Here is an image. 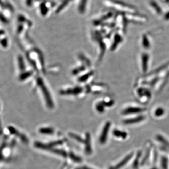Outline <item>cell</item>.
<instances>
[{
	"mask_svg": "<svg viewBox=\"0 0 169 169\" xmlns=\"http://www.w3.org/2000/svg\"><path fill=\"white\" fill-rule=\"evenodd\" d=\"M146 108H144L130 106V107H127L125 109H124L122 113V114L125 115L136 114L144 112L145 111H146Z\"/></svg>",
	"mask_w": 169,
	"mask_h": 169,
	"instance_id": "6da1fadb",
	"label": "cell"
},
{
	"mask_svg": "<svg viewBox=\"0 0 169 169\" xmlns=\"http://www.w3.org/2000/svg\"><path fill=\"white\" fill-rule=\"evenodd\" d=\"M111 127V123L108 122L104 125L102 133L99 138V142L101 144H104L106 142L109 131Z\"/></svg>",
	"mask_w": 169,
	"mask_h": 169,
	"instance_id": "7a4b0ae2",
	"label": "cell"
},
{
	"mask_svg": "<svg viewBox=\"0 0 169 169\" xmlns=\"http://www.w3.org/2000/svg\"><path fill=\"white\" fill-rule=\"evenodd\" d=\"M148 5L156 14L159 15L162 14L163 10L161 7L156 0H150L148 3Z\"/></svg>",
	"mask_w": 169,
	"mask_h": 169,
	"instance_id": "3957f363",
	"label": "cell"
},
{
	"mask_svg": "<svg viewBox=\"0 0 169 169\" xmlns=\"http://www.w3.org/2000/svg\"><path fill=\"white\" fill-rule=\"evenodd\" d=\"M146 117L144 115H140L137 116L136 117L130 118L129 119L125 120L124 123L125 125H132L133 124H136L138 123L141 122L145 119Z\"/></svg>",
	"mask_w": 169,
	"mask_h": 169,
	"instance_id": "277c9868",
	"label": "cell"
},
{
	"mask_svg": "<svg viewBox=\"0 0 169 169\" xmlns=\"http://www.w3.org/2000/svg\"><path fill=\"white\" fill-rule=\"evenodd\" d=\"M133 153L129 154L127 156L125 157V158L122 159L117 164H116L114 166L111 167L109 169H120L122 168L126 164L129 162L131 158L133 157Z\"/></svg>",
	"mask_w": 169,
	"mask_h": 169,
	"instance_id": "5b68a950",
	"label": "cell"
},
{
	"mask_svg": "<svg viewBox=\"0 0 169 169\" xmlns=\"http://www.w3.org/2000/svg\"><path fill=\"white\" fill-rule=\"evenodd\" d=\"M0 45L3 48H7L9 46L8 37L5 31L0 28Z\"/></svg>",
	"mask_w": 169,
	"mask_h": 169,
	"instance_id": "8992f818",
	"label": "cell"
},
{
	"mask_svg": "<svg viewBox=\"0 0 169 169\" xmlns=\"http://www.w3.org/2000/svg\"><path fill=\"white\" fill-rule=\"evenodd\" d=\"M141 65L144 73H146L148 69L149 55L147 53H143L141 55Z\"/></svg>",
	"mask_w": 169,
	"mask_h": 169,
	"instance_id": "52a82bcc",
	"label": "cell"
},
{
	"mask_svg": "<svg viewBox=\"0 0 169 169\" xmlns=\"http://www.w3.org/2000/svg\"><path fill=\"white\" fill-rule=\"evenodd\" d=\"M137 94L141 99L145 97L146 99H150L151 98V92L149 90L144 88H139L137 90Z\"/></svg>",
	"mask_w": 169,
	"mask_h": 169,
	"instance_id": "ba28073f",
	"label": "cell"
},
{
	"mask_svg": "<svg viewBox=\"0 0 169 169\" xmlns=\"http://www.w3.org/2000/svg\"><path fill=\"white\" fill-rule=\"evenodd\" d=\"M85 142V152L88 155L92 153V148L91 145V138L90 135L87 133L86 134V140L84 141Z\"/></svg>",
	"mask_w": 169,
	"mask_h": 169,
	"instance_id": "9c48e42d",
	"label": "cell"
},
{
	"mask_svg": "<svg viewBox=\"0 0 169 169\" xmlns=\"http://www.w3.org/2000/svg\"><path fill=\"white\" fill-rule=\"evenodd\" d=\"M113 134L116 137L122 138L123 139H126L127 137L128 136L127 133L126 132L117 129L114 130L113 132Z\"/></svg>",
	"mask_w": 169,
	"mask_h": 169,
	"instance_id": "30bf717a",
	"label": "cell"
},
{
	"mask_svg": "<svg viewBox=\"0 0 169 169\" xmlns=\"http://www.w3.org/2000/svg\"><path fill=\"white\" fill-rule=\"evenodd\" d=\"M142 45L143 47L146 49H148L150 47V42L148 39V37L146 34H144L142 36Z\"/></svg>",
	"mask_w": 169,
	"mask_h": 169,
	"instance_id": "8fae6325",
	"label": "cell"
},
{
	"mask_svg": "<svg viewBox=\"0 0 169 169\" xmlns=\"http://www.w3.org/2000/svg\"><path fill=\"white\" fill-rule=\"evenodd\" d=\"M0 22L3 24H8L9 20L7 16L3 12V11L0 9Z\"/></svg>",
	"mask_w": 169,
	"mask_h": 169,
	"instance_id": "7c38bea8",
	"label": "cell"
},
{
	"mask_svg": "<svg viewBox=\"0 0 169 169\" xmlns=\"http://www.w3.org/2000/svg\"><path fill=\"white\" fill-rule=\"evenodd\" d=\"M114 38V43L113 44L114 45L112 47V49L113 50H114L115 48L118 46V44L120 43L122 41V37L119 34H116V36H115Z\"/></svg>",
	"mask_w": 169,
	"mask_h": 169,
	"instance_id": "4fadbf2b",
	"label": "cell"
},
{
	"mask_svg": "<svg viewBox=\"0 0 169 169\" xmlns=\"http://www.w3.org/2000/svg\"><path fill=\"white\" fill-rule=\"evenodd\" d=\"M161 166L162 169H168V159L165 156H163L161 160Z\"/></svg>",
	"mask_w": 169,
	"mask_h": 169,
	"instance_id": "5bb4252c",
	"label": "cell"
},
{
	"mask_svg": "<svg viewBox=\"0 0 169 169\" xmlns=\"http://www.w3.org/2000/svg\"><path fill=\"white\" fill-rule=\"evenodd\" d=\"M39 132L43 134H52L54 133V130L51 128H42L40 129Z\"/></svg>",
	"mask_w": 169,
	"mask_h": 169,
	"instance_id": "9a60e30c",
	"label": "cell"
},
{
	"mask_svg": "<svg viewBox=\"0 0 169 169\" xmlns=\"http://www.w3.org/2000/svg\"><path fill=\"white\" fill-rule=\"evenodd\" d=\"M165 111L163 108L159 107L155 111V116L156 117H160L164 114Z\"/></svg>",
	"mask_w": 169,
	"mask_h": 169,
	"instance_id": "2e32d148",
	"label": "cell"
},
{
	"mask_svg": "<svg viewBox=\"0 0 169 169\" xmlns=\"http://www.w3.org/2000/svg\"><path fill=\"white\" fill-rule=\"evenodd\" d=\"M87 0H82L81 1L80 4L79 6V11L83 13L84 12L85 10V7H86V3H87Z\"/></svg>",
	"mask_w": 169,
	"mask_h": 169,
	"instance_id": "e0dca14e",
	"label": "cell"
},
{
	"mask_svg": "<svg viewBox=\"0 0 169 169\" xmlns=\"http://www.w3.org/2000/svg\"><path fill=\"white\" fill-rule=\"evenodd\" d=\"M71 1H72V0H65V1H63V2L62 3V4L60 5L59 8H58L57 10V12H59V11H61L63 8H65V6L68 4V3L69 2H70Z\"/></svg>",
	"mask_w": 169,
	"mask_h": 169,
	"instance_id": "ac0fdd59",
	"label": "cell"
},
{
	"mask_svg": "<svg viewBox=\"0 0 169 169\" xmlns=\"http://www.w3.org/2000/svg\"><path fill=\"white\" fill-rule=\"evenodd\" d=\"M141 153L140 152L137 155V156L136 157V158L135 159V161L133 163V167H134L135 169H136L138 166V163L139 161V159L141 157Z\"/></svg>",
	"mask_w": 169,
	"mask_h": 169,
	"instance_id": "d6986e66",
	"label": "cell"
},
{
	"mask_svg": "<svg viewBox=\"0 0 169 169\" xmlns=\"http://www.w3.org/2000/svg\"><path fill=\"white\" fill-rule=\"evenodd\" d=\"M70 135L71 137L74 139L75 140H76V141H79L80 142H83L84 141L83 139L81 138L80 136H78L77 135H76V134H73V133H70Z\"/></svg>",
	"mask_w": 169,
	"mask_h": 169,
	"instance_id": "ffe728a7",
	"label": "cell"
},
{
	"mask_svg": "<svg viewBox=\"0 0 169 169\" xmlns=\"http://www.w3.org/2000/svg\"><path fill=\"white\" fill-rule=\"evenodd\" d=\"M70 158L73 161L76 162H80L81 160V158L79 157L78 156H76L73 154L71 153L70 155Z\"/></svg>",
	"mask_w": 169,
	"mask_h": 169,
	"instance_id": "44dd1931",
	"label": "cell"
},
{
	"mask_svg": "<svg viewBox=\"0 0 169 169\" xmlns=\"http://www.w3.org/2000/svg\"><path fill=\"white\" fill-rule=\"evenodd\" d=\"M164 19L166 21H169V11H167L164 15Z\"/></svg>",
	"mask_w": 169,
	"mask_h": 169,
	"instance_id": "7402d4cb",
	"label": "cell"
},
{
	"mask_svg": "<svg viewBox=\"0 0 169 169\" xmlns=\"http://www.w3.org/2000/svg\"><path fill=\"white\" fill-rule=\"evenodd\" d=\"M25 1H26V4L27 6L30 7L32 3H33V0H25Z\"/></svg>",
	"mask_w": 169,
	"mask_h": 169,
	"instance_id": "603a6c76",
	"label": "cell"
},
{
	"mask_svg": "<svg viewBox=\"0 0 169 169\" xmlns=\"http://www.w3.org/2000/svg\"><path fill=\"white\" fill-rule=\"evenodd\" d=\"M82 169H90V168H88V167H82Z\"/></svg>",
	"mask_w": 169,
	"mask_h": 169,
	"instance_id": "cb8c5ba5",
	"label": "cell"
},
{
	"mask_svg": "<svg viewBox=\"0 0 169 169\" xmlns=\"http://www.w3.org/2000/svg\"><path fill=\"white\" fill-rule=\"evenodd\" d=\"M164 2L165 3H169V0H163Z\"/></svg>",
	"mask_w": 169,
	"mask_h": 169,
	"instance_id": "d4e9b609",
	"label": "cell"
},
{
	"mask_svg": "<svg viewBox=\"0 0 169 169\" xmlns=\"http://www.w3.org/2000/svg\"><path fill=\"white\" fill-rule=\"evenodd\" d=\"M158 169V168H156V167H153V168H151V169Z\"/></svg>",
	"mask_w": 169,
	"mask_h": 169,
	"instance_id": "484cf974",
	"label": "cell"
}]
</instances>
